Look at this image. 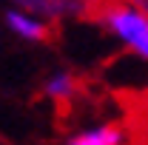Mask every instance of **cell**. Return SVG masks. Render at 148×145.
<instances>
[{"label": "cell", "instance_id": "cell-1", "mask_svg": "<svg viewBox=\"0 0 148 145\" xmlns=\"http://www.w3.org/2000/svg\"><path fill=\"white\" fill-rule=\"evenodd\" d=\"M100 23L134 57L148 63V12L134 3H111L103 9Z\"/></svg>", "mask_w": 148, "mask_h": 145}, {"label": "cell", "instance_id": "cell-2", "mask_svg": "<svg viewBox=\"0 0 148 145\" xmlns=\"http://www.w3.org/2000/svg\"><path fill=\"white\" fill-rule=\"evenodd\" d=\"M6 26H9V31H14L17 37L29 40V43H37L49 34V26L29 9H9L6 12Z\"/></svg>", "mask_w": 148, "mask_h": 145}, {"label": "cell", "instance_id": "cell-3", "mask_svg": "<svg viewBox=\"0 0 148 145\" xmlns=\"http://www.w3.org/2000/svg\"><path fill=\"white\" fill-rule=\"evenodd\" d=\"M69 145H125V131L111 122H100V125L83 128L80 134H74Z\"/></svg>", "mask_w": 148, "mask_h": 145}, {"label": "cell", "instance_id": "cell-4", "mask_svg": "<svg viewBox=\"0 0 148 145\" xmlns=\"http://www.w3.org/2000/svg\"><path fill=\"white\" fill-rule=\"evenodd\" d=\"M77 88V80H74L71 71H54L46 83H43V91L51 97V100H69Z\"/></svg>", "mask_w": 148, "mask_h": 145}]
</instances>
